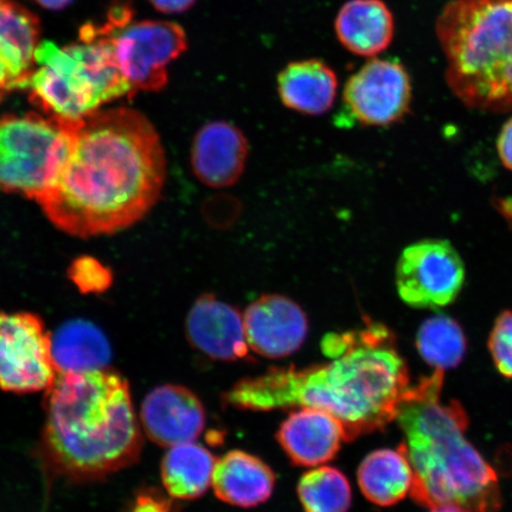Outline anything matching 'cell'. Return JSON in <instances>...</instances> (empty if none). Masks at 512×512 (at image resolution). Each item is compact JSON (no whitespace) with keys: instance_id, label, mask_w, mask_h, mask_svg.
I'll list each match as a JSON object with an SVG mask.
<instances>
[{"instance_id":"1","label":"cell","mask_w":512,"mask_h":512,"mask_svg":"<svg viewBox=\"0 0 512 512\" xmlns=\"http://www.w3.org/2000/svg\"><path fill=\"white\" fill-rule=\"evenodd\" d=\"M165 181V151L150 119L131 107L101 108L70 121L66 163L37 203L70 236L112 235L150 213Z\"/></svg>"},{"instance_id":"2","label":"cell","mask_w":512,"mask_h":512,"mask_svg":"<svg viewBox=\"0 0 512 512\" xmlns=\"http://www.w3.org/2000/svg\"><path fill=\"white\" fill-rule=\"evenodd\" d=\"M322 351L331 361L271 367L236 382L223 401L251 412L322 409L341 422L347 443L396 419L411 377L388 326L368 319L361 329L331 332L323 338Z\"/></svg>"},{"instance_id":"3","label":"cell","mask_w":512,"mask_h":512,"mask_svg":"<svg viewBox=\"0 0 512 512\" xmlns=\"http://www.w3.org/2000/svg\"><path fill=\"white\" fill-rule=\"evenodd\" d=\"M46 421L37 447L49 484L104 479L138 462L140 421L128 382L102 369L57 375L44 398Z\"/></svg>"},{"instance_id":"4","label":"cell","mask_w":512,"mask_h":512,"mask_svg":"<svg viewBox=\"0 0 512 512\" xmlns=\"http://www.w3.org/2000/svg\"><path fill=\"white\" fill-rule=\"evenodd\" d=\"M445 371L407 389L396 420L405 440L399 445L413 470L411 497L428 510L498 512L502 494L497 473L466 438L462 403L441 400Z\"/></svg>"},{"instance_id":"5","label":"cell","mask_w":512,"mask_h":512,"mask_svg":"<svg viewBox=\"0 0 512 512\" xmlns=\"http://www.w3.org/2000/svg\"><path fill=\"white\" fill-rule=\"evenodd\" d=\"M435 32L452 93L473 110L512 111V0H451Z\"/></svg>"},{"instance_id":"6","label":"cell","mask_w":512,"mask_h":512,"mask_svg":"<svg viewBox=\"0 0 512 512\" xmlns=\"http://www.w3.org/2000/svg\"><path fill=\"white\" fill-rule=\"evenodd\" d=\"M120 29L108 19L86 24L80 42L60 48L42 42L36 50L37 68L29 82V99L49 117L76 121L102 106L136 95L119 67L114 36Z\"/></svg>"},{"instance_id":"7","label":"cell","mask_w":512,"mask_h":512,"mask_svg":"<svg viewBox=\"0 0 512 512\" xmlns=\"http://www.w3.org/2000/svg\"><path fill=\"white\" fill-rule=\"evenodd\" d=\"M70 149V121L36 112L0 117V191L38 201Z\"/></svg>"},{"instance_id":"8","label":"cell","mask_w":512,"mask_h":512,"mask_svg":"<svg viewBox=\"0 0 512 512\" xmlns=\"http://www.w3.org/2000/svg\"><path fill=\"white\" fill-rule=\"evenodd\" d=\"M466 268L450 241L425 239L412 243L400 255L395 284L402 302L413 309L438 310L462 292Z\"/></svg>"},{"instance_id":"9","label":"cell","mask_w":512,"mask_h":512,"mask_svg":"<svg viewBox=\"0 0 512 512\" xmlns=\"http://www.w3.org/2000/svg\"><path fill=\"white\" fill-rule=\"evenodd\" d=\"M57 375L51 335L43 320L30 312L0 311V389L16 394L41 392Z\"/></svg>"},{"instance_id":"10","label":"cell","mask_w":512,"mask_h":512,"mask_svg":"<svg viewBox=\"0 0 512 512\" xmlns=\"http://www.w3.org/2000/svg\"><path fill=\"white\" fill-rule=\"evenodd\" d=\"M187 49V34L174 22L131 23L114 36L115 57L134 94L163 91L169 64Z\"/></svg>"},{"instance_id":"11","label":"cell","mask_w":512,"mask_h":512,"mask_svg":"<svg viewBox=\"0 0 512 512\" xmlns=\"http://www.w3.org/2000/svg\"><path fill=\"white\" fill-rule=\"evenodd\" d=\"M343 100L357 123L392 125L405 117L411 107V78L399 61L373 59L348 80Z\"/></svg>"},{"instance_id":"12","label":"cell","mask_w":512,"mask_h":512,"mask_svg":"<svg viewBox=\"0 0 512 512\" xmlns=\"http://www.w3.org/2000/svg\"><path fill=\"white\" fill-rule=\"evenodd\" d=\"M249 349L256 355L280 360L296 354L309 335V319L291 298L266 294L243 313Z\"/></svg>"},{"instance_id":"13","label":"cell","mask_w":512,"mask_h":512,"mask_svg":"<svg viewBox=\"0 0 512 512\" xmlns=\"http://www.w3.org/2000/svg\"><path fill=\"white\" fill-rule=\"evenodd\" d=\"M206 418L200 398L178 384H164L151 390L139 415L146 437L168 448L196 441L206 427Z\"/></svg>"},{"instance_id":"14","label":"cell","mask_w":512,"mask_h":512,"mask_svg":"<svg viewBox=\"0 0 512 512\" xmlns=\"http://www.w3.org/2000/svg\"><path fill=\"white\" fill-rule=\"evenodd\" d=\"M191 347L214 361L239 362L249 356L243 315L233 305L206 293L198 297L185 320Z\"/></svg>"},{"instance_id":"15","label":"cell","mask_w":512,"mask_h":512,"mask_svg":"<svg viewBox=\"0 0 512 512\" xmlns=\"http://www.w3.org/2000/svg\"><path fill=\"white\" fill-rule=\"evenodd\" d=\"M41 35L40 17L16 0H0V102L28 88Z\"/></svg>"},{"instance_id":"16","label":"cell","mask_w":512,"mask_h":512,"mask_svg":"<svg viewBox=\"0 0 512 512\" xmlns=\"http://www.w3.org/2000/svg\"><path fill=\"white\" fill-rule=\"evenodd\" d=\"M249 145L245 134L227 121L200 128L191 146V168L198 181L214 189L233 187L245 171Z\"/></svg>"},{"instance_id":"17","label":"cell","mask_w":512,"mask_h":512,"mask_svg":"<svg viewBox=\"0 0 512 512\" xmlns=\"http://www.w3.org/2000/svg\"><path fill=\"white\" fill-rule=\"evenodd\" d=\"M277 441L291 463L317 467L335 459L345 440L344 428L322 409L302 407L281 422Z\"/></svg>"},{"instance_id":"18","label":"cell","mask_w":512,"mask_h":512,"mask_svg":"<svg viewBox=\"0 0 512 512\" xmlns=\"http://www.w3.org/2000/svg\"><path fill=\"white\" fill-rule=\"evenodd\" d=\"M275 473L251 453L235 450L216 460L213 486L220 501L239 508H255L271 498Z\"/></svg>"},{"instance_id":"19","label":"cell","mask_w":512,"mask_h":512,"mask_svg":"<svg viewBox=\"0 0 512 512\" xmlns=\"http://www.w3.org/2000/svg\"><path fill=\"white\" fill-rule=\"evenodd\" d=\"M335 30L339 42L352 54L374 57L392 43L394 17L382 0H350L339 10Z\"/></svg>"},{"instance_id":"20","label":"cell","mask_w":512,"mask_h":512,"mask_svg":"<svg viewBox=\"0 0 512 512\" xmlns=\"http://www.w3.org/2000/svg\"><path fill=\"white\" fill-rule=\"evenodd\" d=\"M338 81L323 61L311 59L287 64L278 75V93L284 106L307 115H320L334 105Z\"/></svg>"},{"instance_id":"21","label":"cell","mask_w":512,"mask_h":512,"mask_svg":"<svg viewBox=\"0 0 512 512\" xmlns=\"http://www.w3.org/2000/svg\"><path fill=\"white\" fill-rule=\"evenodd\" d=\"M51 357L59 374L85 373L107 369L112 350L98 326L78 319L51 335Z\"/></svg>"},{"instance_id":"22","label":"cell","mask_w":512,"mask_h":512,"mask_svg":"<svg viewBox=\"0 0 512 512\" xmlns=\"http://www.w3.org/2000/svg\"><path fill=\"white\" fill-rule=\"evenodd\" d=\"M357 482L364 497L377 507H393L411 492L413 470L401 447L382 448L368 454L357 470Z\"/></svg>"},{"instance_id":"23","label":"cell","mask_w":512,"mask_h":512,"mask_svg":"<svg viewBox=\"0 0 512 512\" xmlns=\"http://www.w3.org/2000/svg\"><path fill=\"white\" fill-rule=\"evenodd\" d=\"M216 460L213 453L196 441L169 447L160 465L166 494L179 501H195L206 495Z\"/></svg>"},{"instance_id":"24","label":"cell","mask_w":512,"mask_h":512,"mask_svg":"<svg viewBox=\"0 0 512 512\" xmlns=\"http://www.w3.org/2000/svg\"><path fill=\"white\" fill-rule=\"evenodd\" d=\"M466 337L457 320L438 315L425 320L416 335V348L435 369L456 368L466 354Z\"/></svg>"},{"instance_id":"25","label":"cell","mask_w":512,"mask_h":512,"mask_svg":"<svg viewBox=\"0 0 512 512\" xmlns=\"http://www.w3.org/2000/svg\"><path fill=\"white\" fill-rule=\"evenodd\" d=\"M298 497L304 512H348L352 491L344 473L331 466H317L298 483Z\"/></svg>"},{"instance_id":"26","label":"cell","mask_w":512,"mask_h":512,"mask_svg":"<svg viewBox=\"0 0 512 512\" xmlns=\"http://www.w3.org/2000/svg\"><path fill=\"white\" fill-rule=\"evenodd\" d=\"M68 274L75 286L86 294L104 293L113 283L112 272L91 256L76 259Z\"/></svg>"},{"instance_id":"27","label":"cell","mask_w":512,"mask_h":512,"mask_svg":"<svg viewBox=\"0 0 512 512\" xmlns=\"http://www.w3.org/2000/svg\"><path fill=\"white\" fill-rule=\"evenodd\" d=\"M489 350L499 373L512 380V311H503L492 328Z\"/></svg>"},{"instance_id":"28","label":"cell","mask_w":512,"mask_h":512,"mask_svg":"<svg viewBox=\"0 0 512 512\" xmlns=\"http://www.w3.org/2000/svg\"><path fill=\"white\" fill-rule=\"evenodd\" d=\"M124 512H181L175 498L156 489H145L134 497Z\"/></svg>"},{"instance_id":"29","label":"cell","mask_w":512,"mask_h":512,"mask_svg":"<svg viewBox=\"0 0 512 512\" xmlns=\"http://www.w3.org/2000/svg\"><path fill=\"white\" fill-rule=\"evenodd\" d=\"M498 156L505 168L512 172V117L505 123L497 139Z\"/></svg>"},{"instance_id":"30","label":"cell","mask_w":512,"mask_h":512,"mask_svg":"<svg viewBox=\"0 0 512 512\" xmlns=\"http://www.w3.org/2000/svg\"><path fill=\"white\" fill-rule=\"evenodd\" d=\"M197 0H150L153 8L166 15L183 14L195 5Z\"/></svg>"},{"instance_id":"31","label":"cell","mask_w":512,"mask_h":512,"mask_svg":"<svg viewBox=\"0 0 512 512\" xmlns=\"http://www.w3.org/2000/svg\"><path fill=\"white\" fill-rule=\"evenodd\" d=\"M34 2L42 6L43 9L60 11L66 9L74 0H34Z\"/></svg>"},{"instance_id":"32","label":"cell","mask_w":512,"mask_h":512,"mask_svg":"<svg viewBox=\"0 0 512 512\" xmlns=\"http://www.w3.org/2000/svg\"><path fill=\"white\" fill-rule=\"evenodd\" d=\"M430 512H462L456 508H441V509H435L430 510Z\"/></svg>"}]
</instances>
